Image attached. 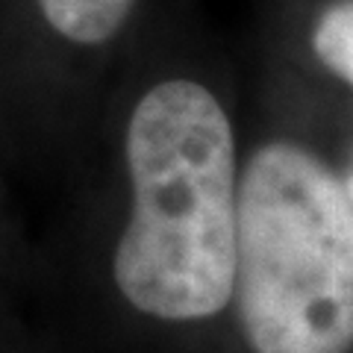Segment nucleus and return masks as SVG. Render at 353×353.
<instances>
[{
	"instance_id": "nucleus-2",
	"label": "nucleus",
	"mask_w": 353,
	"mask_h": 353,
	"mask_svg": "<svg viewBox=\"0 0 353 353\" xmlns=\"http://www.w3.org/2000/svg\"><path fill=\"white\" fill-rule=\"evenodd\" d=\"M233 292L256 353L353 347V203L301 145L271 141L245 165Z\"/></svg>"
},
{
	"instance_id": "nucleus-4",
	"label": "nucleus",
	"mask_w": 353,
	"mask_h": 353,
	"mask_svg": "<svg viewBox=\"0 0 353 353\" xmlns=\"http://www.w3.org/2000/svg\"><path fill=\"white\" fill-rule=\"evenodd\" d=\"M318 59L353 85V3L330 6L312 36Z\"/></svg>"
},
{
	"instance_id": "nucleus-5",
	"label": "nucleus",
	"mask_w": 353,
	"mask_h": 353,
	"mask_svg": "<svg viewBox=\"0 0 353 353\" xmlns=\"http://www.w3.org/2000/svg\"><path fill=\"white\" fill-rule=\"evenodd\" d=\"M345 189H347V197H350V203H353V168L347 174V180H345Z\"/></svg>"
},
{
	"instance_id": "nucleus-3",
	"label": "nucleus",
	"mask_w": 353,
	"mask_h": 353,
	"mask_svg": "<svg viewBox=\"0 0 353 353\" xmlns=\"http://www.w3.org/2000/svg\"><path fill=\"white\" fill-rule=\"evenodd\" d=\"M136 0H39L48 24L77 44L109 41Z\"/></svg>"
},
{
	"instance_id": "nucleus-1",
	"label": "nucleus",
	"mask_w": 353,
	"mask_h": 353,
	"mask_svg": "<svg viewBox=\"0 0 353 353\" xmlns=\"http://www.w3.org/2000/svg\"><path fill=\"white\" fill-rule=\"evenodd\" d=\"M127 162L121 294L165 321L221 312L236 283V141L215 94L192 80L153 85L132 109Z\"/></svg>"
}]
</instances>
